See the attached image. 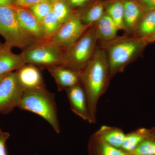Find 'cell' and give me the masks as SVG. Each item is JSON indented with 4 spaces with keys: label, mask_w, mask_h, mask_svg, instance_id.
<instances>
[{
    "label": "cell",
    "mask_w": 155,
    "mask_h": 155,
    "mask_svg": "<svg viewBox=\"0 0 155 155\" xmlns=\"http://www.w3.org/2000/svg\"><path fill=\"white\" fill-rule=\"evenodd\" d=\"M45 0H15L13 6L29 9L32 6Z\"/></svg>",
    "instance_id": "obj_27"
},
{
    "label": "cell",
    "mask_w": 155,
    "mask_h": 155,
    "mask_svg": "<svg viewBox=\"0 0 155 155\" xmlns=\"http://www.w3.org/2000/svg\"><path fill=\"white\" fill-rule=\"evenodd\" d=\"M94 1V0H68L72 8L79 9L78 10L84 8Z\"/></svg>",
    "instance_id": "obj_28"
},
{
    "label": "cell",
    "mask_w": 155,
    "mask_h": 155,
    "mask_svg": "<svg viewBox=\"0 0 155 155\" xmlns=\"http://www.w3.org/2000/svg\"><path fill=\"white\" fill-rule=\"evenodd\" d=\"M18 108L40 116L48 122L55 132L60 133L55 96L45 86L25 91Z\"/></svg>",
    "instance_id": "obj_3"
},
{
    "label": "cell",
    "mask_w": 155,
    "mask_h": 155,
    "mask_svg": "<svg viewBox=\"0 0 155 155\" xmlns=\"http://www.w3.org/2000/svg\"><path fill=\"white\" fill-rule=\"evenodd\" d=\"M37 19L41 22L52 9V3L49 0H45L32 6L29 9Z\"/></svg>",
    "instance_id": "obj_25"
},
{
    "label": "cell",
    "mask_w": 155,
    "mask_h": 155,
    "mask_svg": "<svg viewBox=\"0 0 155 155\" xmlns=\"http://www.w3.org/2000/svg\"><path fill=\"white\" fill-rule=\"evenodd\" d=\"M55 81L58 90H66L80 83L79 72L61 65L47 68Z\"/></svg>",
    "instance_id": "obj_12"
},
{
    "label": "cell",
    "mask_w": 155,
    "mask_h": 155,
    "mask_svg": "<svg viewBox=\"0 0 155 155\" xmlns=\"http://www.w3.org/2000/svg\"><path fill=\"white\" fill-rule=\"evenodd\" d=\"M8 74L0 75V83H1V81L3 80V79H4V78H5V77Z\"/></svg>",
    "instance_id": "obj_32"
},
{
    "label": "cell",
    "mask_w": 155,
    "mask_h": 155,
    "mask_svg": "<svg viewBox=\"0 0 155 155\" xmlns=\"http://www.w3.org/2000/svg\"><path fill=\"white\" fill-rule=\"evenodd\" d=\"M123 6L124 31L133 36L147 13L137 0H123Z\"/></svg>",
    "instance_id": "obj_9"
},
{
    "label": "cell",
    "mask_w": 155,
    "mask_h": 155,
    "mask_svg": "<svg viewBox=\"0 0 155 155\" xmlns=\"http://www.w3.org/2000/svg\"><path fill=\"white\" fill-rule=\"evenodd\" d=\"M147 44L143 38L125 34L99 45L105 51L111 78L135 61Z\"/></svg>",
    "instance_id": "obj_2"
},
{
    "label": "cell",
    "mask_w": 155,
    "mask_h": 155,
    "mask_svg": "<svg viewBox=\"0 0 155 155\" xmlns=\"http://www.w3.org/2000/svg\"><path fill=\"white\" fill-rule=\"evenodd\" d=\"M65 91L72 112L91 124L87 98L81 83L67 89Z\"/></svg>",
    "instance_id": "obj_10"
},
{
    "label": "cell",
    "mask_w": 155,
    "mask_h": 155,
    "mask_svg": "<svg viewBox=\"0 0 155 155\" xmlns=\"http://www.w3.org/2000/svg\"><path fill=\"white\" fill-rule=\"evenodd\" d=\"M90 27L81 20V10H75L69 20L62 25L50 40L65 51L72 46Z\"/></svg>",
    "instance_id": "obj_7"
},
{
    "label": "cell",
    "mask_w": 155,
    "mask_h": 155,
    "mask_svg": "<svg viewBox=\"0 0 155 155\" xmlns=\"http://www.w3.org/2000/svg\"><path fill=\"white\" fill-rule=\"evenodd\" d=\"M24 92L16 72L9 73L0 83V114H10L18 107Z\"/></svg>",
    "instance_id": "obj_8"
},
{
    "label": "cell",
    "mask_w": 155,
    "mask_h": 155,
    "mask_svg": "<svg viewBox=\"0 0 155 155\" xmlns=\"http://www.w3.org/2000/svg\"><path fill=\"white\" fill-rule=\"evenodd\" d=\"M11 48L5 43L0 44V75L11 73L26 64L21 54L12 52Z\"/></svg>",
    "instance_id": "obj_14"
},
{
    "label": "cell",
    "mask_w": 155,
    "mask_h": 155,
    "mask_svg": "<svg viewBox=\"0 0 155 155\" xmlns=\"http://www.w3.org/2000/svg\"><path fill=\"white\" fill-rule=\"evenodd\" d=\"M16 73L24 91L45 86L40 71L35 65L25 64L17 69Z\"/></svg>",
    "instance_id": "obj_13"
},
{
    "label": "cell",
    "mask_w": 155,
    "mask_h": 155,
    "mask_svg": "<svg viewBox=\"0 0 155 155\" xmlns=\"http://www.w3.org/2000/svg\"><path fill=\"white\" fill-rule=\"evenodd\" d=\"M155 31V10L145 14L133 36L146 38Z\"/></svg>",
    "instance_id": "obj_21"
},
{
    "label": "cell",
    "mask_w": 155,
    "mask_h": 155,
    "mask_svg": "<svg viewBox=\"0 0 155 155\" xmlns=\"http://www.w3.org/2000/svg\"><path fill=\"white\" fill-rule=\"evenodd\" d=\"M95 33L98 43H105L113 40L118 35V29L116 23L105 12L95 25Z\"/></svg>",
    "instance_id": "obj_15"
},
{
    "label": "cell",
    "mask_w": 155,
    "mask_h": 155,
    "mask_svg": "<svg viewBox=\"0 0 155 155\" xmlns=\"http://www.w3.org/2000/svg\"><path fill=\"white\" fill-rule=\"evenodd\" d=\"M0 35L12 48L24 50L36 42L19 24L12 6H0Z\"/></svg>",
    "instance_id": "obj_5"
},
{
    "label": "cell",
    "mask_w": 155,
    "mask_h": 155,
    "mask_svg": "<svg viewBox=\"0 0 155 155\" xmlns=\"http://www.w3.org/2000/svg\"><path fill=\"white\" fill-rule=\"evenodd\" d=\"M96 132L108 144L120 149L126 134L121 128L108 125L101 126Z\"/></svg>",
    "instance_id": "obj_18"
},
{
    "label": "cell",
    "mask_w": 155,
    "mask_h": 155,
    "mask_svg": "<svg viewBox=\"0 0 155 155\" xmlns=\"http://www.w3.org/2000/svg\"><path fill=\"white\" fill-rule=\"evenodd\" d=\"M19 24L36 42L46 39L41 23L34 16L29 9L12 6Z\"/></svg>",
    "instance_id": "obj_11"
},
{
    "label": "cell",
    "mask_w": 155,
    "mask_h": 155,
    "mask_svg": "<svg viewBox=\"0 0 155 155\" xmlns=\"http://www.w3.org/2000/svg\"><path fill=\"white\" fill-rule=\"evenodd\" d=\"M131 153L144 155H155V127L149 129L146 137L136 149Z\"/></svg>",
    "instance_id": "obj_24"
},
{
    "label": "cell",
    "mask_w": 155,
    "mask_h": 155,
    "mask_svg": "<svg viewBox=\"0 0 155 155\" xmlns=\"http://www.w3.org/2000/svg\"><path fill=\"white\" fill-rule=\"evenodd\" d=\"M87 147L88 155H126L127 154L120 149L108 144L96 132L90 137Z\"/></svg>",
    "instance_id": "obj_16"
},
{
    "label": "cell",
    "mask_w": 155,
    "mask_h": 155,
    "mask_svg": "<svg viewBox=\"0 0 155 155\" xmlns=\"http://www.w3.org/2000/svg\"><path fill=\"white\" fill-rule=\"evenodd\" d=\"M105 12L116 23L119 30L124 31L123 0H105Z\"/></svg>",
    "instance_id": "obj_20"
},
{
    "label": "cell",
    "mask_w": 155,
    "mask_h": 155,
    "mask_svg": "<svg viewBox=\"0 0 155 155\" xmlns=\"http://www.w3.org/2000/svg\"><path fill=\"white\" fill-rule=\"evenodd\" d=\"M10 136V133L3 131L0 128V155H8L6 143Z\"/></svg>",
    "instance_id": "obj_26"
},
{
    "label": "cell",
    "mask_w": 155,
    "mask_h": 155,
    "mask_svg": "<svg viewBox=\"0 0 155 155\" xmlns=\"http://www.w3.org/2000/svg\"><path fill=\"white\" fill-rule=\"evenodd\" d=\"M126 155H144L142 154H140L135 153H127Z\"/></svg>",
    "instance_id": "obj_33"
},
{
    "label": "cell",
    "mask_w": 155,
    "mask_h": 155,
    "mask_svg": "<svg viewBox=\"0 0 155 155\" xmlns=\"http://www.w3.org/2000/svg\"><path fill=\"white\" fill-rule=\"evenodd\" d=\"M79 73L80 83L87 98L91 124H94L98 103L107 91L111 79L105 50L98 45L91 60Z\"/></svg>",
    "instance_id": "obj_1"
},
{
    "label": "cell",
    "mask_w": 155,
    "mask_h": 155,
    "mask_svg": "<svg viewBox=\"0 0 155 155\" xmlns=\"http://www.w3.org/2000/svg\"><path fill=\"white\" fill-rule=\"evenodd\" d=\"M52 10L62 25L69 20L75 11L68 0H57L54 2Z\"/></svg>",
    "instance_id": "obj_23"
},
{
    "label": "cell",
    "mask_w": 155,
    "mask_h": 155,
    "mask_svg": "<svg viewBox=\"0 0 155 155\" xmlns=\"http://www.w3.org/2000/svg\"><path fill=\"white\" fill-rule=\"evenodd\" d=\"M145 40L146 41L147 44L155 42V31L152 34L150 35V36L144 38Z\"/></svg>",
    "instance_id": "obj_31"
},
{
    "label": "cell",
    "mask_w": 155,
    "mask_h": 155,
    "mask_svg": "<svg viewBox=\"0 0 155 155\" xmlns=\"http://www.w3.org/2000/svg\"><path fill=\"white\" fill-rule=\"evenodd\" d=\"M146 13L155 10V0H137Z\"/></svg>",
    "instance_id": "obj_29"
},
{
    "label": "cell",
    "mask_w": 155,
    "mask_h": 155,
    "mask_svg": "<svg viewBox=\"0 0 155 155\" xmlns=\"http://www.w3.org/2000/svg\"><path fill=\"white\" fill-rule=\"evenodd\" d=\"M64 51L51 41L35 42L20 54L26 64L46 68L62 65Z\"/></svg>",
    "instance_id": "obj_6"
},
{
    "label": "cell",
    "mask_w": 155,
    "mask_h": 155,
    "mask_svg": "<svg viewBox=\"0 0 155 155\" xmlns=\"http://www.w3.org/2000/svg\"><path fill=\"white\" fill-rule=\"evenodd\" d=\"M50 2H51L52 3L54 2H56V1H57V0H49Z\"/></svg>",
    "instance_id": "obj_34"
},
{
    "label": "cell",
    "mask_w": 155,
    "mask_h": 155,
    "mask_svg": "<svg viewBox=\"0 0 155 155\" xmlns=\"http://www.w3.org/2000/svg\"><path fill=\"white\" fill-rule=\"evenodd\" d=\"M81 10L82 22L91 27L95 25L105 13V0H94L88 6Z\"/></svg>",
    "instance_id": "obj_17"
},
{
    "label": "cell",
    "mask_w": 155,
    "mask_h": 155,
    "mask_svg": "<svg viewBox=\"0 0 155 155\" xmlns=\"http://www.w3.org/2000/svg\"><path fill=\"white\" fill-rule=\"evenodd\" d=\"M97 45L94 25L90 27L72 46L64 51L61 66L80 72L91 60Z\"/></svg>",
    "instance_id": "obj_4"
},
{
    "label": "cell",
    "mask_w": 155,
    "mask_h": 155,
    "mask_svg": "<svg viewBox=\"0 0 155 155\" xmlns=\"http://www.w3.org/2000/svg\"><path fill=\"white\" fill-rule=\"evenodd\" d=\"M41 23L47 40H50L55 35L62 25L52 10Z\"/></svg>",
    "instance_id": "obj_22"
},
{
    "label": "cell",
    "mask_w": 155,
    "mask_h": 155,
    "mask_svg": "<svg viewBox=\"0 0 155 155\" xmlns=\"http://www.w3.org/2000/svg\"><path fill=\"white\" fill-rule=\"evenodd\" d=\"M149 129L140 127L125 134L121 149L126 153L134 151L146 137Z\"/></svg>",
    "instance_id": "obj_19"
},
{
    "label": "cell",
    "mask_w": 155,
    "mask_h": 155,
    "mask_svg": "<svg viewBox=\"0 0 155 155\" xmlns=\"http://www.w3.org/2000/svg\"><path fill=\"white\" fill-rule=\"evenodd\" d=\"M15 0H0V6H13Z\"/></svg>",
    "instance_id": "obj_30"
}]
</instances>
